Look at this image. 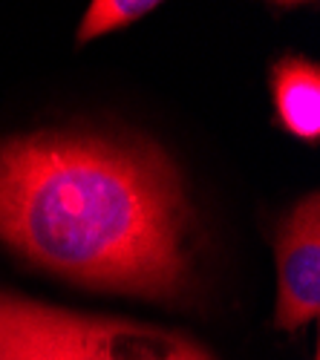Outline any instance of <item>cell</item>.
<instances>
[{
    "mask_svg": "<svg viewBox=\"0 0 320 360\" xmlns=\"http://www.w3.org/2000/svg\"><path fill=\"white\" fill-rule=\"evenodd\" d=\"M0 239L93 288L165 300L191 285V207L153 144L81 133L0 141Z\"/></svg>",
    "mask_w": 320,
    "mask_h": 360,
    "instance_id": "obj_1",
    "label": "cell"
},
{
    "mask_svg": "<svg viewBox=\"0 0 320 360\" xmlns=\"http://www.w3.org/2000/svg\"><path fill=\"white\" fill-rule=\"evenodd\" d=\"M0 360H214L193 340L122 317L78 314L0 288Z\"/></svg>",
    "mask_w": 320,
    "mask_h": 360,
    "instance_id": "obj_2",
    "label": "cell"
},
{
    "mask_svg": "<svg viewBox=\"0 0 320 360\" xmlns=\"http://www.w3.org/2000/svg\"><path fill=\"white\" fill-rule=\"evenodd\" d=\"M277 317L286 332L306 326L320 311V199L309 193L277 231Z\"/></svg>",
    "mask_w": 320,
    "mask_h": 360,
    "instance_id": "obj_3",
    "label": "cell"
},
{
    "mask_svg": "<svg viewBox=\"0 0 320 360\" xmlns=\"http://www.w3.org/2000/svg\"><path fill=\"white\" fill-rule=\"evenodd\" d=\"M271 98L280 124L297 139H320V70L314 61L288 55L271 67Z\"/></svg>",
    "mask_w": 320,
    "mask_h": 360,
    "instance_id": "obj_4",
    "label": "cell"
},
{
    "mask_svg": "<svg viewBox=\"0 0 320 360\" xmlns=\"http://www.w3.org/2000/svg\"><path fill=\"white\" fill-rule=\"evenodd\" d=\"M153 9H159V4H153V0H96V4H90V9H87L78 26L75 41L87 44L107 32H115V29H124Z\"/></svg>",
    "mask_w": 320,
    "mask_h": 360,
    "instance_id": "obj_5",
    "label": "cell"
}]
</instances>
